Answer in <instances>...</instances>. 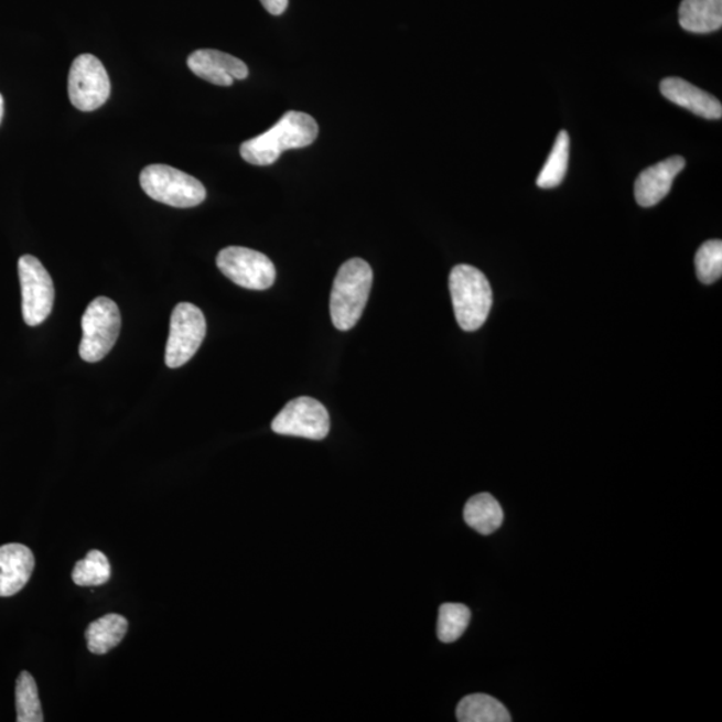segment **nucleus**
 <instances>
[{
	"label": "nucleus",
	"mask_w": 722,
	"mask_h": 722,
	"mask_svg": "<svg viewBox=\"0 0 722 722\" xmlns=\"http://www.w3.org/2000/svg\"><path fill=\"white\" fill-rule=\"evenodd\" d=\"M319 127L315 118L301 111H288L273 128L244 142L241 157L256 166L272 165L287 150L310 147L315 142Z\"/></svg>",
	"instance_id": "nucleus-1"
},
{
	"label": "nucleus",
	"mask_w": 722,
	"mask_h": 722,
	"mask_svg": "<svg viewBox=\"0 0 722 722\" xmlns=\"http://www.w3.org/2000/svg\"><path fill=\"white\" fill-rule=\"evenodd\" d=\"M373 281V268L362 259L345 261L338 269L330 301L332 323L337 330H353L359 322Z\"/></svg>",
	"instance_id": "nucleus-2"
},
{
	"label": "nucleus",
	"mask_w": 722,
	"mask_h": 722,
	"mask_svg": "<svg viewBox=\"0 0 722 722\" xmlns=\"http://www.w3.org/2000/svg\"><path fill=\"white\" fill-rule=\"evenodd\" d=\"M450 292L457 324L466 332L479 330L493 306L492 285L479 269L461 263L450 273Z\"/></svg>",
	"instance_id": "nucleus-3"
},
{
	"label": "nucleus",
	"mask_w": 722,
	"mask_h": 722,
	"mask_svg": "<svg viewBox=\"0 0 722 722\" xmlns=\"http://www.w3.org/2000/svg\"><path fill=\"white\" fill-rule=\"evenodd\" d=\"M141 187L150 198L174 208H193L204 203L205 186L191 174L168 165H149L140 175Z\"/></svg>",
	"instance_id": "nucleus-4"
},
{
	"label": "nucleus",
	"mask_w": 722,
	"mask_h": 722,
	"mask_svg": "<svg viewBox=\"0 0 722 722\" xmlns=\"http://www.w3.org/2000/svg\"><path fill=\"white\" fill-rule=\"evenodd\" d=\"M121 331V313L115 301L97 298L82 317L79 356L87 363H97L108 355Z\"/></svg>",
	"instance_id": "nucleus-5"
},
{
	"label": "nucleus",
	"mask_w": 722,
	"mask_h": 722,
	"mask_svg": "<svg viewBox=\"0 0 722 722\" xmlns=\"http://www.w3.org/2000/svg\"><path fill=\"white\" fill-rule=\"evenodd\" d=\"M22 289L24 323L36 326L45 322L53 311L55 291L52 276L36 257L24 255L18 261Z\"/></svg>",
	"instance_id": "nucleus-6"
},
{
	"label": "nucleus",
	"mask_w": 722,
	"mask_h": 722,
	"mask_svg": "<svg viewBox=\"0 0 722 722\" xmlns=\"http://www.w3.org/2000/svg\"><path fill=\"white\" fill-rule=\"evenodd\" d=\"M110 91L108 72L97 56L82 54L74 60L68 73V98L75 109L97 110L109 99Z\"/></svg>",
	"instance_id": "nucleus-7"
},
{
	"label": "nucleus",
	"mask_w": 722,
	"mask_h": 722,
	"mask_svg": "<svg viewBox=\"0 0 722 722\" xmlns=\"http://www.w3.org/2000/svg\"><path fill=\"white\" fill-rule=\"evenodd\" d=\"M206 335V320L196 305L181 303L174 308L165 362L169 368H180L196 355Z\"/></svg>",
	"instance_id": "nucleus-8"
},
{
	"label": "nucleus",
	"mask_w": 722,
	"mask_h": 722,
	"mask_svg": "<svg viewBox=\"0 0 722 722\" xmlns=\"http://www.w3.org/2000/svg\"><path fill=\"white\" fill-rule=\"evenodd\" d=\"M219 271L238 287L266 291L276 280V268L268 256L243 247H228L217 256Z\"/></svg>",
	"instance_id": "nucleus-9"
},
{
	"label": "nucleus",
	"mask_w": 722,
	"mask_h": 722,
	"mask_svg": "<svg viewBox=\"0 0 722 722\" xmlns=\"http://www.w3.org/2000/svg\"><path fill=\"white\" fill-rule=\"evenodd\" d=\"M272 430L279 435L322 441L331 430L330 413L316 399L297 398L289 401L273 419Z\"/></svg>",
	"instance_id": "nucleus-10"
},
{
	"label": "nucleus",
	"mask_w": 722,
	"mask_h": 722,
	"mask_svg": "<svg viewBox=\"0 0 722 722\" xmlns=\"http://www.w3.org/2000/svg\"><path fill=\"white\" fill-rule=\"evenodd\" d=\"M191 71L206 82L217 86H230L235 80L248 77V66L236 56L218 50H197L187 58Z\"/></svg>",
	"instance_id": "nucleus-11"
},
{
	"label": "nucleus",
	"mask_w": 722,
	"mask_h": 722,
	"mask_svg": "<svg viewBox=\"0 0 722 722\" xmlns=\"http://www.w3.org/2000/svg\"><path fill=\"white\" fill-rule=\"evenodd\" d=\"M683 168L686 160L681 155H673L645 169L634 185V196L638 205L650 208L667 197L677 174L681 173Z\"/></svg>",
	"instance_id": "nucleus-12"
},
{
	"label": "nucleus",
	"mask_w": 722,
	"mask_h": 722,
	"mask_svg": "<svg viewBox=\"0 0 722 722\" xmlns=\"http://www.w3.org/2000/svg\"><path fill=\"white\" fill-rule=\"evenodd\" d=\"M35 568L33 551L21 543L0 546V596H12L28 585Z\"/></svg>",
	"instance_id": "nucleus-13"
},
{
	"label": "nucleus",
	"mask_w": 722,
	"mask_h": 722,
	"mask_svg": "<svg viewBox=\"0 0 722 722\" xmlns=\"http://www.w3.org/2000/svg\"><path fill=\"white\" fill-rule=\"evenodd\" d=\"M661 94L681 108L692 111L693 115L707 119H720L722 117V106L718 98L711 94L699 89L688 80L681 78H665L659 85Z\"/></svg>",
	"instance_id": "nucleus-14"
},
{
	"label": "nucleus",
	"mask_w": 722,
	"mask_h": 722,
	"mask_svg": "<svg viewBox=\"0 0 722 722\" xmlns=\"http://www.w3.org/2000/svg\"><path fill=\"white\" fill-rule=\"evenodd\" d=\"M678 21L689 33H713L722 26V0H682Z\"/></svg>",
	"instance_id": "nucleus-15"
},
{
	"label": "nucleus",
	"mask_w": 722,
	"mask_h": 722,
	"mask_svg": "<svg viewBox=\"0 0 722 722\" xmlns=\"http://www.w3.org/2000/svg\"><path fill=\"white\" fill-rule=\"evenodd\" d=\"M128 627V619L119 614H108L94 621L86 631L87 649L94 655H106L122 642Z\"/></svg>",
	"instance_id": "nucleus-16"
},
{
	"label": "nucleus",
	"mask_w": 722,
	"mask_h": 722,
	"mask_svg": "<svg viewBox=\"0 0 722 722\" xmlns=\"http://www.w3.org/2000/svg\"><path fill=\"white\" fill-rule=\"evenodd\" d=\"M464 520L475 531L489 536L504 524V510L498 500L487 493L471 498L463 511Z\"/></svg>",
	"instance_id": "nucleus-17"
},
{
	"label": "nucleus",
	"mask_w": 722,
	"mask_h": 722,
	"mask_svg": "<svg viewBox=\"0 0 722 722\" xmlns=\"http://www.w3.org/2000/svg\"><path fill=\"white\" fill-rule=\"evenodd\" d=\"M456 719L461 722H508L511 715L497 699L478 693L464 697L456 708Z\"/></svg>",
	"instance_id": "nucleus-18"
},
{
	"label": "nucleus",
	"mask_w": 722,
	"mask_h": 722,
	"mask_svg": "<svg viewBox=\"0 0 722 722\" xmlns=\"http://www.w3.org/2000/svg\"><path fill=\"white\" fill-rule=\"evenodd\" d=\"M570 153V137L568 131H560L557 136L554 147H552L548 161H546L541 173L537 179V185L541 190H551L561 185L567 175Z\"/></svg>",
	"instance_id": "nucleus-19"
},
{
	"label": "nucleus",
	"mask_w": 722,
	"mask_h": 722,
	"mask_svg": "<svg viewBox=\"0 0 722 722\" xmlns=\"http://www.w3.org/2000/svg\"><path fill=\"white\" fill-rule=\"evenodd\" d=\"M111 578V567L108 557L103 551L91 550L82 560L75 564L73 570V581L75 585L82 588L103 586Z\"/></svg>",
	"instance_id": "nucleus-20"
},
{
	"label": "nucleus",
	"mask_w": 722,
	"mask_h": 722,
	"mask_svg": "<svg viewBox=\"0 0 722 722\" xmlns=\"http://www.w3.org/2000/svg\"><path fill=\"white\" fill-rule=\"evenodd\" d=\"M15 702L18 722L43 721L42 705L40 694H37L36 682L29 671H22L18 677Z\"/></svg>",
	"instance_id": "nucleus-21"
},
{
	"label": "nucleus",
	"mask_w": 722,
	"mask_h": 722,
	"mask_svg": "<svg viewBox=\"0 0 722 722\" xmlns=\"http://www.w3.org/2000/svg\"><path fill=\"white\" fill-rule=\"evenodd\" d=\"M471 612L466 605L444 604L439 608L438 637L444 644L455 643L466 632Z\"/></svg>",
	"instance_id": "nucleus-22"
},
{
	"label": "nucleus",
	"mask_w": 722,
	"mask_h": 722,
	"mask_svg": "<svg viewBox=\"0 0 722 722\" xmlns=\"http://www.w3.org/2000/svg\"><path fill=\"white\" fill-rule=\"evenodd\" d=\"M697 278L702 284H713L722 274V243L709 240L701 245L696 254Z\"/></svg>",
	"instance_id": "nucleus-23"
},
{
	"label": "nucleus",
	"mask_w": 722,
	"mask_h": 722,
	"mask_svg": "<svg viewBox=\"0 0 722 722\" xmlns=\"http://www.w3.org/2000/svg\"><path fill=\"white\" fill-rule=\"evenodd\" d=\"M262 8L266 9L269 14L281 15L284 14L288 9L289 0H260Z\"/></svg>",
	"instance_id": "nucleus-24"
},
{
	"label": "nucleus",
	"mask_w": 722,
	"mask_h": 722,
	"mask_svg": "<svg viewBox=\"0 0 722 722\" xmlns=\"http://www.w3.org/2000/svg\"><path fill=\"white\" fill-rule=\"evenodd\" d=\"M4 116V100L2 94H0V122H2Z\"/></svg>",
	"instance_id": "nucleus-25"
}]
</instances>
